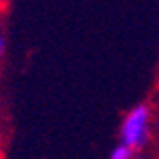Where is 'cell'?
<instances>
[{
    "label": "cell",
    "mask_w": 159,
    "mask_h": 159,
    "mask_svg": "<svg viewBox=\"0 0 159 159\" xmlns=\"http://www.w3.org/2000/svg\"><path fill=\"white\" fill-rule=\"evenodd\" d=\"M153 133V110L150 104L140 102L129 108L119 123V142L133 148L136 153L144 150Z\"/></svg>",
    "instance_id": "cell-1"
},
{
    "label": "cell",
    "mask_w": 159,
    "mask_h": 159,
    "mask_svg": "<svg viewBox=\"0 0 159 159\" xmlns=\"http://www.w3.org/2000/svg\"><path fill=\"white\" fill-rule=\"evenodd\" d=\"M134 155H136V152L133 148H129V146H125V144L119 142V144H116L112 148L108 159H134Z\"/></svg>",
    "instance_id": "cell-2"
},
{
    "label": "cell",
    "mask_w": 159,
    "mask_h": 159,
    "mask_svg": "<svg viewBox=\"0 0 159 159\" xmlns=\"http://www.w3.org/2000/svg\"><path fill=\"white\" fill-rule=\"evenodd\" d=\"M4 57H6V36L0 32V65L4 63Z\"/></svg>",
    "instance_id": "cell-3"
},
{
    "label": "cell",
    "mask_w": 159,
    "mask_h": 159,
    "mask_svg": "<svg viewBox=\"0 0 159 159\" xmlns=\"http://www.w3.org/2000/svg\"><path fill=\"white\" fill-rule=\"evenodd\" d=\"M134 159H146V157H144V155H138V153H136V155H134Z\"/></svg>",
    "instance_id": "cell-4"
},
{
    "label": "cell",
    "mask_w": 159,
    "mask_h": 159,
    "mask_svg": "<svg viewBox=\"0 0 159 159\" xmlns=\"http://www.w3.org/2000/svg\"><path fill=\"white\" fill-rule=\"evenodd\" d=\"M157 129H159V116H157Z\"/></svg>",
    "instance_id": "cell-5"
}]
</instances>
